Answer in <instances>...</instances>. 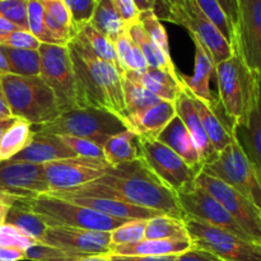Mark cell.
Listing matches in <instances>:
<instances>
[{"instance_id": "6da1fadb", "label": "cell", "mask_w": 261, "mask_h": 261, "mask_svg": "<svg viewBox=\"0 0 261 261\" xmlns=\"http://www.w3.org/2000/svg\"><path fill=\"white\" fill-rule=\"evenodd\" d=\"M69 191L121 200L182 221L185 218L177 194L157 177L143 158L110 166L102 177Z\"/></svg>"}, {"instance_id": "7a4b0ae2", "label": "cell", "mask_w": 261, "mask_h": 261, "mask_svg": "<svg viewBox=\"0 0 261 261\" xmlns=\"http://www.w3.org/2000/svg\"><path fill=\"white\" fill-rule=\"evenodd\" d=\"M68 48L73 63L78 107L106 110L124 120L126 110L119 71L94 55L78 35L71 38Z\"/></svg>"}, {"instance_id": "3957f363", "label": "cell", "mask_w": 261, "mask_h": 261, "mask_svg": "<svg viewBox=\"0 0 261 261\" xmlns=\"http://www.w3.org/2000/svg\"><path fill=\"white\" fill-rule=\"evenodd\" d=\"M0 86L13 116L25 120L32 126L53 121L60 115L55 94L40 75L2 74Z\"/></svg>"}, {"instance_id": "277c9868", "label": "cell", "mask_w": 261, "mask_h": 261, "mask_svg": "<svg viewBox=\"0 0 261 261\" xmlns=\"http://www.w3.org/2000/svg\"><path fill=\"white\" fill-rule=\"evenodd\" d=\"M218 99L224 114L234 125L244 122L251 112L259 75L236 53L216 65Z\"/></svg>"}, {"instance_id": "5b68a950", "label": "cell", "mask_w": 261, "mask_h": 261, "mask_svg": "<svg viewBox=\"0 0 261 261\" xmlns=\"http://www.w3.org/2000/svg\"><path fill=\"white\" fill-rule=\"evenodd\" d=\"M33 132L53 135H70L92 140L103 147L112 135L127 130L121 117L106 110L78 107L61 112L56 119L32 126Z\"/></svg>"}, {"instance_id": "8992f818", "label": "cell", "mask_w": 261, "mask_h": 261, "mask_svg": "<svg viewBox=\"0 0 261 261\" xmlns=\"http://www.w3.org/2000/svg\"><path fill=\"white\" fill-rule=\"evenodd\" d=\"M20 200L33 213L40 216L48 227H69L88 231L112 232L129 222V219L112 218L48 194Z\"/></svg>"}, {"instance_id": "52a82bcc", "label": "cell", "mask_w": 261, "mask_h": 261, "mask_svg": "<svg viewBox=\"0 0 261 261\" xmlns=\"http://www.w3.org/2000/svg\"><path fill=\"white\" fill-rule=\"evenodd\" d=\"M201 172L226 182L261 209L260 178L234 135L233 140L211 163L203 166Z\"/></svg>"}, {"instance_id": "ba28073f", "label": "cell", "mask_w": 261, "mask_h": 261, "mask_svg": "<svg viewBox=\"0 0 261 261\" xmlns=\"http://www.w3.org/2000/svg\"><path fill=\"white\" fill-rule=\"evenodd\" d=\"M194 247L216 255L222 261H261V245L211 226L193 217L184 218Z\"/></svg>"}, {"instance_id": "9c48e42d", "label": "cell", "mask_w": 261, "mask_h": 261, "mask_svg": "<svg viewBox=\"0 0 261 261\" xmlns=\"http://www.w3.org/2000/svg\"><path fill=\"white\" fill-rule=\"evenodd\" d=\"M40 76L54 92L61 112L78 109L75 78L68 46L41 43Z\"/></svg>"}, {"instance_id": "30bf717a", "label": "cell", "mask_w": 261, "mask_h": 261, "mask_svg": "<svg viewBox=\"0 0 261 261\" xmlns=\"http://www.w3.org/2000/svg\"><path fill=\"white\" fill-rule=\"evenodd\" d=\"M163 19L186 28L191 38L198 40L208 50L216 65L229 59L234 54V48L231 43L205 17L195 0H185L181 7L168 12Z\"/></svg>"}, {"instance_id": "8fae6325", "label": "cell", "mask_w": 261, "mask_h": 261, "mask_svg": "<svg viewBox=\"0 0 261 261\" xmlns=\"http://www.w3.org/2000/svg\"><path fill=\"white\" fill-rule=\"evenodd\" d=\"M195 185L213 196L236 219L246 233L256 244L261 245V209L226 182L201 171L196 176Z\"/></svg>"}, {"instance_id": "7c38bea8", "label": "cell", "mask_w": 261, "mask_h": 261, "mask_svg": "<svg viewBox=\"0 0 261 261\" xmlns=\"http://www.w3.org/2000/svg\"><path fill=\"white\" fill-rule=\"evenodd\" d=\"M139 147L143 160L147 162L150 170L176 194L190 188L200 172L158 140H145L139 138Z\"/></svg>"}, {"instance_id": "4fadbf2b", "label": "cell", "mask_w": 261, "mask_h": 261, "mask_svg": "<svg viewBox=\"0 0 261 261\" xmlns=\"http://www.w3.org/2000/svg\"><path fill=\"white\" fill-rule=\"evenodd\" d=\"M234 53L261 76V0H237Z\"/></svg>"}, {"instance_id": "5bb4252c", "label": "cell", "mask_w": 261, "mask_h": 261, "mask_svg": "<svg viewBox=\"0 0 261 261\" xmlns=\"http://www.w3.org/2000/svg\"><path fill=\"white\" fill-rule=\"evenodd\" d=\"M177 199L185 216L193 217L217 228L236 234L241 239L255 242L213 196L195 185V181L190 188L178 193Z\"/></svg>"}, {"instance_id": "9a60e30c", "label": "cell", "mask_w": 261, "mask_h": 261, "mask_svg": "<svg viewBox=\"0 0 261 261\" xmlns=\"http://www.w3.org/2000/svg\"><path fill=\"white\" fill-rule=\"evenodd\" d=\"M43 167L50 193H56L71 190L102 177L110 165L105 160L74 157L46 163Z\"/></svg>"}, {"instance_id": "2e32d148", "label": "cell", "mask_w": 261, "mask_h": 261, "mask_svg": "<svg viewBox=\"0 0 261 261\" xmlns=\"http://www.w3.org/2000/svg\"><path fill=\"white\" fill-rule=\"evenodd\" d=\"M0 190L19 199L50 193L43 165L5 161L0 163Z\"/></svg>"}, {"instance_id": "e0dca14e", "label": "cell", "mask_w": 261, "mask_h": 261, "mask_svg": "<svg viewBox=\"0 0 261 261\" xmlns=\"http://www.w3.org/2000/svg\"><path fill=\"white\" fill-rule=\"evenodd\" d=\"M40 244L82 256L109 255L111 249V232L88 231L69 227H47Z\"/></svg>"}, {"instance_id": "ac0fdd59", "label": "cell", "mask_w": 261, "mask_h": 261, "mask_svg": "<svg viewBox=\"0 0 261 261\" xmlns=\"http://www.w3.org/2000/svg\"><path fill=\"white\" fill-rule=\"evenodd\" d=\"M48 195L64 199L66 201L76 204V205L86 206V208L98 212V213L105 214V216L112 217V218L129 219V221H132V219H144V221H148V219L154 218V217L165 216V214H161L155 211L140 208V206L133 205V204L125 203V201L121 200L102 198V196L83 195V194H76L69 190L56 191V193H50Z\"/></svg>"}, {"instance_id": "d6986e66", "label": "cell", "mask_w": 261, "mask_h": 261, "mask_svg": "<svg viewBox=\"0 0 261 261\" xmlns=\"http://www.w3.org/2000/svg\"><path fill=\"white\" fill-rule=\"evenodd\" d=\"M193 41L195 45V66L193 75L180 74L177 71V76L189 94L212 106L218 101L211 89V79L216 74V63L208 50L198 40L193 38Z\"/></svg>"}, {"instance_id": "ffe728a7", "label": "cell", "mask_w": 261, "mask_h": 261, "mask_svg": "<svg viewBox=\"0 0 261 261\" xmlns=\"http://www.w3.org/2000/svg\"><path fill=\"white\" fill-rule=\"evenodd\" d=\"M175 116V102L162 99L138 114L129 115L122 121L126 125L127 130H132L140 139L157 140L158 135Z\"/></svg>"}, {"instance_id": "44dd1931", "label": "cell", "mask_w": 261, "mask_h": 261, "mask_svg": "<svg viewBox=\"0 0 261 261\" xmlns=\"http://www.w3.org/2000/svg\"><path fill=\"white\" fill-rule=\"evenodd\" d=\"M233 135L250 162L254 166L261 182V76L251 112L244 122L234 125Z\"/></svg>"}, {"instance_id": "7402d4cb", "label": "cell", "mask_w": 261, "mask_h": 261, "mask_svg": "<svg viewBox=\"0 0 261 261\" xmlns=\"http://www.w3.org/2000/svg\"><path fill=\"white\" fill-rule=\"evenodd\" d=\"M74 157H78V155L70 148L66 147L58 135L33 132L32 139L28 143L27 147L22 152L15 154L10 161L46 165L55 161Z\"/></svg>"}, {"instance_id": "603a6c76", "label": "cell", "mask_w": 261, "mask_h": 261, "mask_svg": "<svg viewBox=\"0 0 261 261\" xmlns=\"http://www.w3.org/2000/svg\"><path fill=\"white\" fill-rule=\"evenodd\" d=\"M175 109L176 115L182 120L184 125H185L188 132L190 133L191 138H193L194 144H195L199 157H200L201 168H203V166L211 163L217 157L218 153L212 147L211 142H209L208 137L205 134L203 124H201L200 116H199L195 103H194L191 96L185 89L181 91L177 99L175 101Z\"/></svg>"}, {"instance_id": "cb8c5ba5", "label": "cell", "mask_w": 261, "mask_h": 261, "mask_svg": "<svg viewBox=\"0 0 261 261\" xmlns=\"http://www.w3.org/2000/svg\"><path fill=\"white\" fill-rule=\"evenodd\" d=\"M191 96V94H190ZM196 110L200 116L205 134L211 142L212 147L217 153L222 152L233 140V124L224 114L219 99L214 105L209 106L205 102L191 96Z\"/></svg>"}, {"instance_id": "d4e9b609", "label": "cell", "mask_w": 261, "mask_h": 261, "mask_svg": "<svg viewBox=\"0 0 261 261\" xmlns=\"http://www.w3.org/2000/svg\"><path fill=\"white\" fill-rule=\"evenodd\" d=\"M124 76L140 84L147 91H149L150 93H153L163 101L175 102L181 91H184V87L178 79L177 73L171 74L170 71L162 70V69L148 68L144 73L129 71V73H125Z\"/></svg>"}, {"instance_id": "484cf974", "label": "cell", "mask_w": 261, "mask_h": 261, "mask_svg": "<svg viewBox=\"0 0 261 261\" xmlns=\"http://www.w3.org/2000/svg\"><path fill=\"white\" fill-rule=\"evenodd\" d=\"M157 140L177 153L191 167L201 171V162L198 149L194 144L190 133L188 132L182 120L177 115L168 122L167 126L158 135Z\"/></svg>"}, {"instance_id": "4316f807", "label": "cell", "mask_w": 261, "mask_h": 261, "mask_svg": "<svg viewBox=\"0 0 261 261\" xmlns=\"http://www.w3.org/2000/svg\"><path fill=\"white\" fill-rule=\"evenodd\" d=\"M193 246L190 240H143L137 244L111 246L109 255L121 256H168L180 255Z\"/></svg>"}, {"instance_id": "83f0119b", "label": "cell", "mask_w": 261, "mask_h": 261, "mask_svg": "<svg viewBox=\"0 0 261 261\" xmlns=\"http://www.w3.org/2000/svg\"><path fill=\"white\" fill-rule=\"evenodd\" d=\"M103 155L105 161L111 167L143 158L139 147V138L132 130H125L112 135L103 144Z\"/></svg>"}, {"instance_id": "f1b7e54d", "label": "cell", "mask_w": 261, "mask_h": 261, "mask_svg": "<svg viewBox=\"0 0 261 261\" xmlns=\"http://www.w3.org/2000/svg\"><path fill=\"white\" fill-rule=\"evenodd\" d=\"M45 12V24L61 46H68L74 37L71 28V18L68 8L63 0H40Z\"/></svg>"}, {"instance_id": "f546056e", "label": "cell", "mask_w": 261, "mask_h": 261, "mask_svg": "<svg viewBox=\"0 0 261 261\" xmlns=\"http://www.w3.org/2000/svg\"><path fill=\"white\" fill-rule=\"evenodd\" d=\"M5 223L15 227L18 231L35 240L36 242L41 241L48 227L46 222L40 216L33 213L20 199L9 209Z\"/></svg>"}, {"instance_id": "4dcf8cb0", "label": "cell", "mask_w": 261, "mask_h": 261, "mask_svg": "<svg viewBox=\"0 0 261 261\" xmlns=\"http://www.w3.org/2000/svg\"><path fill=\"white\" fill-rule=\"evenodd\" d=\"M130 36H132L133 41L137 43V46L139 47V50L142 51L143 56H144L145 61H147V65L149 69H162V70L170 71L171 74H176L175 65L172 63V59L166 58L162 54V51L155 46V43L153 42L149 38V36L145 33V31L143 30V27L140 25V23H135V24L130 25L127 28Z\"/></svg>"}, {"instance_id": "1f68e13d", "label": "cell", "mask_w": 261, "mask_h": 261, "mask_svg": "<svg viewBox=\"0 0 261 261\" xmlns=\"http://www.w3.org/2000/svg\"><path fill=\"white\" fill-rule=\"evenodd\" d=\"M89 24L112 42L126 28L115 9L114 0H96V7Z\"/></svg>"}, {"instance_id": "d6a6232c", "label": "cell", "mask_w": 261, "mask_h": 261, "mask_svg": "<svg viewBox=\"0 0 261 261\" xmlns=\"http://www.w3.org/2000/svg\"><path fill=\"white\" fill-rule=\"evenodd\" d=\"M32 125L23 119H18L4 133L0 140V163L10 161L22 152L32 139Z\"/></svg>"}, {"instance_id": "836d02e7", "label": "cell", "mask_w": 261, "mask_h": 261, "mask_svg": "<svg viewBox=\"0 0 261 261\" xmlns=\"http://www.w3.org/2000/svg\"><path fill=\"white\" fill-rule=\"evenodd\" d=\"M115 50H116L117 59L121 69L125 73L135 71V73H144L148 69L147 61L143 56L142 51L137 46V43L133 41L127 28H125L119 37L114 41Z\"/></svg>"}, {"instance_id": "e575fe53", "label": "cell", "mask_w": 261, "mask_h": 261, "mask_svg": "<svg viewBox=\"0 0 261 261\" xmlns=\"http://www.w3.org/2000/svg\"><path fill=\"white\" fill-rule=\"evenodd\" d=\"M9 64L10 74L20 76H37L41 73V55L38 50H20L0 45Z\"/></svg>"}, {"instance_id": "d590c367", "label": "cell", "mask_w": 261, "mask_h": 261, "mask_svg": "<svg viewBox=\"0 0 261 261\" xmlns=\"http://www.w3.org/2000/svg\"><path fill=\"white\" fill-rule=\"evenodd\" d=\"M76 35L87 43V46L91 48L94 55H97L99 59L106 61V63L111 64L119 71L121 78L124 76V70L120 66L116 50H115V45L111 40H109L106 36L99 33L97 30H94L89 23L84 25Z\"/></svg>"}, {"instance_id": "8d00e7d4", "label": "cell", "mask_w": 261, "mask_h": 261, "mask_svg": "<svg viewBox=\"0 0 261 261\" xmlns=\"http://www.w3.org/2000/svg\"><path fill=\"white\" fill-rule=\"evenodd\" d=\"M144 237L145 240H190L182 219L168 216L148 219Z\"/></svg>"}, {"instance_id": "74e56055", "label": "cell", "mask_w": 261, "mask_h": 261, "mask_svg": "<svg viewBox=\"0 0 261 261\" xmlns=\"http://www.w3.org/2000/svg\"><path fill=\"white\" fill-rule=\"evenodd\" d=\"M121 83L126 116L138 114V112L143 111V110L148 109V107L153 106V105L162 101V99L158 98L157 96H154V94L150 93L149 91H147L144 87L135 83V82L130 81V79L125 78V76H122Z\"/></svg>"}, {"instance_id": "f35d334b", "label": "cell", "mask_w": 261, "mask_h": 261, "mask_svg": "<svg viewBox=\"0 0 261 261\" xmlns=\"http://www.w3.org/2000/svg\"><path fill=\"white\" fill-rule=\"evenodd\" d=\"M198 7L200 8L201 12L205 14V17L221 31L222 35L224 36L227 41L233 47L234 43V25L232 24L231 20L223 12L222 7L219 5L218 0H195Z\"/></svg>"}, {"instance_id": "ab89813d", "label": "cell", "mask_w": 261, "mask_h": 261, "mask_svg": "<svg viewBox=\"0 0 261 261\" xmlns=\"http://www.w3.org/2000/svg\"><path fill=\"white\" fill-rule=\"evenodd\" d=\"M139 23L145 31L150 40L155 43L158 48L162 51L163 55L168 59L171 58L170 45H168V37L167 32H166L165 27L161 23L160 18L155 15L154 10H147V12H142L139 14Z\"/></svg>"}, {"instance_id": "60d3db41", "label": "cell", "mask_w": 261, "mask_h": 261, "mask_svg": "<svg viewBox=\"0 0 261 261\" xmlns=\"http://www.w3.org/2000/svg\"><path fill=\"white\" fill-rule=\"evenodd\" d=\"M45 12L40 0H28L27 7V25L28 31L38 38L41 43H50V45H59L58 41L53 37L45 24Z\"/></svg>"}, {"instance_id": "b9f144b4", "label": "cell", "mask_w": 261, "mask_h": 261, "mask_svg": "<svg viewBox=\"0 0 261 261\" xmlns=\"http://www.w3.org/2000/svg\"><path fill=\"white\" fill-rule=\"evenodd\" d=\"M145 224L147 221L144 219H132L119 228L114 229L111 232V246L137 244L143 241L145 239Z\"/></svg>"}, {"instance_id": "7bdbcfd3", "label": "cell", "mask_w": 261, "mask_h": 261, "mask_svg": "<svg viewBox=\"0 0 261 261\" xmlns=\"http://www.w3.org/2000/svg\"><path fill=\"white\" fill-rule=\"evenodd\" d=\"M70 13L71 28L74 36L82 30L86 24H88L93 15L96 0H63Z\"/></svg>"}, {"instance_id": "ee69618b", "label": "cell", "mask_w": 261, "mask_h": 261, "mask_svg": "<svg viewBox=\"0 0 261 261\" xmlns=\"http://www.w3.org/2000/svg\"><path fill=\"white\" fill-rule=\"evenodd\" d=\"M24 256L25 260L30 261H73L82 257V255L71 254V252L38 242L25 250Z\"/></svg>"}, {"instance_id": "f6af8a7d", "label": "cell", "mask_w": 261, "mask_h": 261, "mask_svg": "<svg viewBox=\"0 0 261 261\" xmlns=\"http://www.w3.org/2000/svg\"><path fill=\"white\" fill-rule=\"evenodd\" d=\"M61 142L70 148L78 157L93 158V160H105L103 147L92 140L83 139V138L70 137V135H58Z\"/></svg>"}, {"instance_id": "bcb514c9", "label": "cell", "mask_w": 261, "mask_h": 261, "mask_svg": "<svg viewBox=\"0 0 261 261\" xmlns=\"http://www.w3.org/2000/svg\"><path fill=\"white\" fill-rule=\"evenodd\" d=\"M27 7L28 0H0V17L28 31Z\"/></svg>"}, {"instance_id": "7dc6e473", "label": "cell", "mask_w": 261, "mask_h": 261, "mask_svg": "<svg viewBox=\"0 0 261 261\" xmlns=\"http://www.w3.org/2000/svg\"><path fill=\"white\" fill-rule=\"evenodd\" d=\"M35 244H38V242L23 234L15 227L7 223L0 224V247H12V249L25 251L28 247L33 246Z\"/></svg>"}, {"instance_id": "c3c4849f", "label": "cell", "mask_w": 261, "mask_h": 261, "mask_svg": "<svg viewBox=\"0 0 261 261\" xmlns=\"http://www.w3.org/2000/svg\"><path fill=\"white\" fill-rule=\"evenodd\" d=\"M0 45L13 48H20V50H38L41 42L30 31L17 30L9 33Z\"/></svg>"}, {"instance_id": "681fc988", "label": "cell", "mask_w": 261, "mask_h": 261, "mask_svg": "<svg viewBox=\"0 0 261 261\" xmlns=\"http://www.w3.org/2000/svg\"><path fill=\"white\" fill-rule=\"evenodd\" d=\"M114 5L120 19L126 28L139 22L140 12L138 10L134 0H114Z\"/></svg>"}, {"instance_id": "f907efd6", "label": "cell", "mask_w": 261, "mask_h": 261, "mask_svg": "<svg viewBox=\"0 0 261 261\" xmlns=\"http://www.w3.org/2000/svg\"><path fill=\"white\" fill-rule=\"evenodd\" d=\"M176 261H222L221 259L216 256V255L211 254L209 251H205L199 247H191L188 251L182 252V254L177 255Z\"/></svg>"}, {"instance_id": "816d5d0a", "label": "cell", "mask_w": 261, "mask_h": 261, "mask_svg": "<svg viewBox=\"0 0 261 261\" xmlns=\"http://www.w3.org/2000/svg\"><path fill=\"white\" fill-rule=\"evenodd\" d=\"M18 200H19V198H17V196L9 195V194L0 190V224L5 223L8 212Z\"/></svg>"}, {"instance_id": "f5cc1de1", "label": "cell", "mask_w": 261, "mask_h": 261, "mask_svg": "<svg viewBox=\"0 0 261 261\" xmlns=\"http://www.w3.org/2000/svg\"><path fill=\"white\" fill-rule=\"evenodd\" d=\"M177 255L168 256H121V255H109L110 261H176Z\"/></svg>"}, {"instance_id": "db71d44e", "label": "cell", "mask_w": 261, "mask_h": 261, "mask_svg": "<svg viewBox=\"0 0 261 261\" xmlns=\"http://www.w3.org/2000/svg\"><path fill=\"white\" fill-rule=\"evenodd\" d=\"M25 260L24 251L12 247H0V261H23Z\"/></svg>"}, {"instance_id": "11a10c76", "label": "cell", "mask_w": 261, "mask_h": 261, "mask_svg": "<svg viewBox=\"0 0 261 261\" xmlns=\"http://www.w3.org/2000/svg\"><path fill=\"white\" fill-rule=\"evenodd\" d=\"M219 5L222 7L223 12L231 20L232 24H236L237 20V0H218Z\"/></svg>"}, {"instance_id": "9f6ffc18", "label": "cell", "mask_w": 261, "mask_h": 261, "mask_svg": "<svg viewBox=\"0 0 261 261\" xmlns=\"http://www.w3.org/2000/svg\"><path fill=\"white\" fill-rule=\"evenodd\" d=\"M17 30H20V28L17 27L15 24H13V23H10L9 20L0 17V43L5 40V37H7L9 33L14 32V31Z\"/></svg>"}, {"instance_id": "6f0895ef", "label": "cell", "mask_w": 261, "mask_h": 261, "mask_svg": "<svg viewBox=\"0 0 261 261\" xmlns=\"http://www.w3.org/2000/svg\"><path fill=\"white\" fill-rule=\"evenodd\" d=\"M157 2H161V4H162V8H163V13L158 15V18H165V15L167 14L168 12L181 7L185 0H157Z\"/></svg>"}, {"instance_id": "680465c9", "label": "cell", "mask_w": 261, "mask_h": 261, "mask_svg": "<svg viewBox=\"0 0 261 261\" xmlns=\"http://www.w3.org/2000/svg\"><path fill=\"white\" fill-rule=\"evenodd\" d=\"M134 3L140 13L147 12V10H154L155 5H157V0H134Z\"/></svg>"}, {"instance_id": "91938a15", "label": "cell", "mask_w": 261, "mask_h": 261, "mask_svg": "<svg viewBox=\"0 0 261 261\" xmlns=\"http://www.w3.org/2000/svg\"><path fill=\"white\" fill-rule=\"evenodd\" d=\"M12 112H10L9 106L8 103L5 102V99L3 97H0V120H4V119H9L12 117Z\"/></svg>"}, {"instance_id": "94428289", "label": "cell", "mask_w": 261, "mask_h": 261, "mask_svg": "<svg viewBox=\"0 0 261 261\" xmlns=\"http://www.w3.org/2000/svg\"><path fill=\"white\" fill-rule=\"evenodd\" d=\"M15 120H17V117H14V116L9 117V119L0 120V140H2V138H3V135H4V133L7 132V130L9 129V127L12 126L13 124H14Z\"/></svg>"}, {"instance_id": "6125c7cd", "label": "cell", "mask_w": 261, "mask_h": 261, "mask_svg": "<svg viewBox=\"0 0 261 261\" xmlns=\"http://www.w3.org/2000/svg\"><path fill=\"white\" fill-rule=\"evenodd\" d=\"M73 261H110L109 255H87Z\"/></svg>"}, {"instance_id": "be15d7a7", "label": "cell", "mask_w": 261, "mask_h": 261, "mask_svg": "<svg viewBox=\"0 0 261 261\" xmlns=\"http://www.w3.org/2000/svg\"><path fill=\"white\" fill-rule=\"evenodd\" d=\"M9 73H10L9 64H8L7 58H5L2 48H0V75H2V74H9Z\"/></svg>"}, {"instance_id": "e7e4bbea", "label": "cell", "mask_w": 261, "mask_h": 261, "mask_svg": "<svg viewBox=\"0 0 261 261\" xmlns=\"http://www.w3.org/2000/svg\"><path fill=\"white\" fill-rule=\"evenodd\" d=\"M0 97H3V98H4V96H3V91H2V86H0Z\"/></svg>"}]
</instances>
